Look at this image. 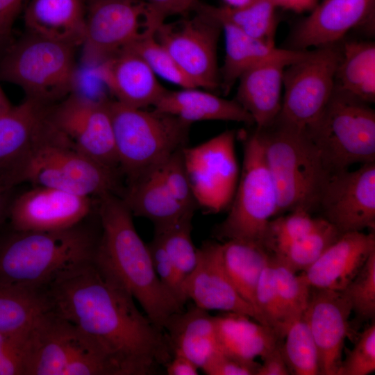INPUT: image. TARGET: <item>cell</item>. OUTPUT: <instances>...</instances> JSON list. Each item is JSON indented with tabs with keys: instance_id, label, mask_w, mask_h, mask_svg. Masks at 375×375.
Segmentation results:
<instances>
[{
	"instance_id": "ba28073f",
	"label": "cell",
	"mask_w": 375,
	"mask_h": 375,
	"mask_svg": "<svg viewBox=\"0 0 375 375\" xmlns=\"http://www.w3.org/2000/svg\"><path fill=\"white\" fill-rule=\"evenodd\" d=\"M308 135L331 174L354 164L375 162L374 110L335 85L324 110Z\"/></svg>"
},
{
	"instance_id": "d6a6232c",
	"label": "cell",
	"mask_w": 375,
	"mask_h": 375,
	"mask_svg": "<svg viewBox=\"0 0 375 375\" xmlns=\"http://www.w3.org/2000/svg\"><path fill=\"white\" fill-rule=\"evenodd\" d=\"M276 8L269 0H253L240 7H217L199 3L194 7L220 24H228L246 35L273 45L278 26Z\"/></svg>"
},
{
	"instance_id": "484cf974",
	"label": "cell",
	"mask_w": 375,
	"mask_h": 375,
	"mask_svg": "<svg viewBox=\"0 0 375 375\" xmlns=\"http://www.w3.org/2000/svg\"><path fill=\"white\" fill-rule=\"evenodd\" d=\"M163 330L173 355L186 356L201 369L219 351L213 316L197 306L170 315Z\"/></svg>"
},
{
	"instance_id": "b9f144b4",
	"label": "cell",
	"mask_w": 375,
	"mask_h": 375,
	"mask_svg": "<svg viewBox=\"0 0 375 375\" xmlns=\"http://www.w3.org/2000/svg\"><path fill=\"white\" fill-rule=\"evenodd\" d=\"M359 319L368 320L375 315V251L361 269L342 291Z\"/></svg>"
},
{
	"instance_id": "3957f363",
	"label": "cell",
	"mask_w": 375,
	"mask_h": 375,
	"mask_svg": "<svg viewBox=\"0 0 375 375\" xmlns=\"http://www.w3.org/2000/svg\"><path fill=\"white\" fill-rule=\"evenodd\" d=\"M88 218L61 230L11 228L1 235L0 281L45 290L62 273L92 260L100 224H92Z\"/></svg>"
},
{
	"instance_id": "9a60e30c",
	"label": "cell",
	"mask_w": 375,
	"mask_h": 375,
	"mask_svg": "<svg viewBox=\"0 0 375 375\" xmlns=\"http://www.w3.org/2000/svg\"><path fill=\"white\" fill-rule=\"evenodd\" d=\"M48 116L76 149L120 172L108 99H95L74 91L51 106Z\"/></svg>"
},
{
	"instance_id": "7bdbcfd3",
	"label": "cell",
	"mask_w": 375,
	"mask_h": 375,
	"mask_svg": "<svg viewBox=\"0 0 375 375\" xmlns=\"http://www.w3.org/2000/svg\"><path fill=\"white\" fill-rule=\"evenodd\" d=\"M32 327L20 331H0V375L27 374Z\"/></svg>"
},
{
	"instance_id": "f546056e",
	"label": "cell",
	"mask_w": 375,
	"mask_h": 375,
	"mask_svg": "<svg viewBox=\"0 0 375 375\" xmlns=\"http://www.w3.org/2000/svg\"><path fill=\"white\" fill-rule=\"evenodd\" d=\"M213 317L219 349L229 356L255 360L256 357L262 358L281 342L274 329L247 315L225 312Z\"/></svg>"
},
{
	"instance_id": "4fadbf2b",
	"label": "cell",
	"mask_w": 375,
	"mask_h": 375,
	"mask_svg": "<svg viewBox=\"0 0 375 375\" xmlns=\"http://www.w3.org/2000/svg\"><path fill=\"white\" fill-rule=\"evenodd\" d=\"M194 9L197 14L191 18L161 24L155 37L196 88L214 90L220 87L217 50L222 27L210 15Z\"/></svg>"
},
{
	"instance_id": "f1b7e54d",
	"label": "cell",
	"mask_w": 375,
	"mask_h": 375,
	"mask_svg": "<svg viewBox=\"0 0 375 375\" xmlns=\"http://www.w3.org/2000/svg\"><path fill=\"white\" fill-rule=\"evenodd\" d=\"M121 197L133 215L150 220L155 229L194 215V210L186 208L173 197L156 169L126 183Z\"/></svg>"
},
{
	"instance_id": "f907efd6",
	"label": "cell",
	"mask_w": 375,
	"mask_h": 375,
	"mask_svg": "<svg viewBox=\"0 0 375 375\" xmlns=\"http://www.w3.org/2000/svg\"><path fill=\"white\" fill-rule=\"evenodd\" d=\"M280 342L274 349L262 359L256 375H288L290 374L289 367L285 360Z\"/></svg>"
},
{
	"instance_id": "7dc6e473",
	"label": "cell",
	"mask_w": 375,
	"mask_h": 375,
	"mask_svg": "<svg viewBox=\"0 0 375 375\" xmlns=\"http://www.w3.org/2000/svg\"><path fill=\"white\" fill-rule=\"evenodd\" d=\"M260 364L240 359L219 351L201 369L208 375H256Z\"/></svg>"
},
{
	"instance_id": "4316f807",
	"label": "cell",
	"mask_w": 375,
	"mask_h": 375,
	"mask_svg": "<svg viewBox=\"0 0 375 375\" xmlns=\"http://www.w3.org/2000/svg\"><path fill=\"white\" fill-rule=\"evenodd\" d=\"M153 109L173 115L190 124L195 122L221 120L254 126L251 116L235 99H226L197 88L167 90Z\"/></svg>"
},
{
	"instance_id": "6da1fadb",
	"label": "cell",
	"mask_w": 375,
	"mask_h": 375,
	"mask_svg": "<svg viewBox=\"0 0 375 375\" xmlns=\"http://www.w3.org/2000/svg\"><path fill=\"white\" fill-rule=\"evenodd\" d=\"M51 309L93 338L119 375H153L173 353L164 331L93 260L59 276L47 288Z\"/></svg>"
},
{
	"instance_id": "d6986e66",
	"label": "cell",
	"mask_w": 375,
	"mask_h": 375,
	"mask_svg": "<svg viewBox=\"0 0 375 375\" xmlns=\"http://www.w3.org/2000/svg\"><path fill=\"white\" fill-rule=\"evenodd\" d=\"M198 262L182 283V292L188 301L208 310L235 312L249 316L265 324L251 304L238 293L223 265L220 243L207 241L198 249Z\"/></svg>"
},
{
	"instance_id": "cb8c5ba5",
	"label": "cell",
	"mask_w": 375,
	"mask_h": 375,
	"mask_svg": "<svg viewBox=\"0 0 375 375\" xmlns=\"http://www.w3.org/2000/svg\"><path fill=\"white\" fill-rule=\"evenodd\" d=\"M220 24L225 38L224 61L219 69L220 87L224 94L229 93L241 74L249 68L269 61L290 65L304 58L309 51L278 48L246 35L228 24Z\"/></svg>"
},
{
	"instance_id": "816d5d0a",
	"label": "cell",
	"mask_w": 375,
	"mask_h": 375,
	"mask_svg": "<svg viewBox=\"0 0 375 375\" xmlns=\"http://www.w3.org/2000/svg\"><path fill=\"white\" fill-rule=\"evenodd\" d=\"M17 184L9 169L0 167V225L8 219L13 190Z\"/></svg>"
},
{
	"instance_id": "74e56055",
	"label": "cell",
	"mask_w": 375,
	"mask_h": 375,
	"mask_svg": "<svg viewBox=\"0 0 375 375\" xmlns=\"http://www.w3.org/2000/svg\"><path fill=\"white\" fill-rule=\"evenodd\" d=\"M326 219L313 217L311 213L297 210L287 215L271 219L267 229L264 247L271 253L307 235L322 226Z\"/></svg>"
},
{
	"instance_id": "7a4b0ae2",
	"label": "cell",
	"mask_w": 375,
	"mask_h": 375,
	"mask_svg": "<svg viewBox=\"0 0 375 375\" xmlns=\"http://www.w3.org/2000/svg\"><path fill=\"white\" fill-rule=\"evenodd\" d=\"M97 199L100 235L93 261L143 308L163 330L168 317L183 306L167 291L153 267L147 244L138 235L133 215L119 195L104 194Z\"/></svg>"
},
{
	"instance_id": "5bb4252c",
	"label": "cell",
	"mask_w": 375,
	"mask_h": 375,
	"mask_svg": "<svg viewBox=\"0 0 375 375\" xmlns=\"http://www.w3.org/2000/svg\"><path fill=\"white\" fill-rule=\"evenodd\" d=\"M85 3L83 45L90 62L99 64L158 27L150 19L144 0H85Z\"/></svg>"
},
{
	"instance_id": "4dcf8cb0",
	"label": "cell",
	"mask_w": 375,
	"mask_h": 375,
	"mask_svg": "<svg viewBox=\"0 0 375 375\" xmlns=\"http://www.w3.org/2000/svg\"><path fill=\"white\" fill-rule=\"evenodd\" d=\"M335 85L358 99L375 101V44L370 41H341Z\"/></svg>"
},
{
	"instance_id": "30bf717a",
	"label": "cell",
	"mask_w": 375,
	"mask_h": 375,
	"mask_svg": "<svg viewBox=\"0 0 375 375\" xmlns=\"http://www.w3.org/2000/svg\"><path fill=\"white\" fill-rule=\"evenodd\" d=\"M241 134L244 153L238 185L228 215L213 235L222 241L240 240L264 246L268 224L277 215L276 190L255 129Z\"/></svg>"
},
{
	"instance_id": "1f68e13d",
	"label": "cell",
	"mask_w": 375,
	"mask_h": 375,
	"mask_svg": "<svg viewBox=\"0 0 375 375\" xmlns=\"http://www.w3.org/2000/svg\"><path fill=\"white\" fill-rule=\"evenodd\" d=\"M220 251L224 269L233 285L256 310L257 283L271 253L262 244L240 240L223 241L220 243Z\"/></svg>"
},
{
	"instance_id": "e575fe53",
	"label": "cell",
	"mask_w": 375,
	"mask_h": 375,
	"mask_svg": "<svg viewBox=\"0 0 375 375\" xmlns=\"http://www.w3.org/2000/svg\"><path fill=\"white\" fill-rule=\"evenodd\" d=\"M284 338L281 349L290 373L320 374L317 349L303 315L290 324Z\"/></svg>"
},
{
	"instance_id": "44dd1931",
	"label": "cell",
	"mask_w": 375,
	"mask_h": 375,
	"mask_svg": "<svg viewBox=\"0 0 375 375\" xmlns=\"http://www.w3.org/2000/svg\"><path fill=\"white\" fill-rule=\"evenodd\" d=\"M374 251V233H342L301 276L312 288L342 291Z\"/></svg>"
},
{
	"instance_id": "ab89813d",
	"label": "cell",
	"mask_w": 375,
	"mask_h": 375,
	"mask_svg": "<svg viewBox=\"0 0 375 375\" xmlns=\"http://www.w3.org/2000/svg\"><path fill=\"white\" fill-rule=\"evenodd\" d=\"M272 258L278 294L289 326L294 319L304 315L311 287L301 275H297V272L277 260L273 256Z\"/></svg>"
},
{
	"instance_id": "603a6c76",
	"label": "cell",
	"mask_w": 375,
	"mask_h": 375,
	"mask_svg": "<svg viewBox=\"0 0 375 375\" xmlns=\"http://www.w3.org/2000/svg\"><path fill=\"white\" fill-rule=\"evenodd\" d=\"M85 0H30L24 14L27 32L74 47L83 45Z\"/></svg>"
},
{
	"instance_id": "11a10c76",
	"label": "cell",
	"mask_w": 375,
	"mask_h": 375,
	"mask_svg": "<svg viewBox=\"0 0 375 375\" xmlns=\"http://www.w3.org/2000/svg\"><path fill=\"white\" fill-rule=\"evenodd\" d=\"M12 106L0 86V113L8 110Z\"/></svg>"
},
{
	"instance_id": "d4e9b609",
	"label": "cell",
	"mask_w": 375,
	"mask_h": 375,
	"mask_svg": "<svg viewBox=\"0 0 375 375\" xmlns=\"http://www.w3.org/2000/svg\"><path fill=\"white\" fill-rule=\"evenodd\" d=\"M287 66L279 61L263 62L245 71L238 80L235 99L251 116L257 128L270 124L280 112Z\"/></svg>"
},
{
	"instance_id": "836d02e7",
	"label": "cell",
	"mask_w": 375,
	"mask_h": 375,
	"mask_svg": "<svg viewBox=\"0 0 375 375\" xmlns=\"http://www.w3.org/2000/svg\"><path fill=\"white\" fill-rule=\"evenodd\" d=\"M49 310L51 305L46 290L0 281V331L28 329Z\"/></svg>"
},
{
	"instance_id": "8d00e7d4",
	"label": "cell",
	"mask_w": 375,
	"mask_h": 375,
	"mask_svg": "<svg viewBox=\"0 0 375 375\" xmlns=\"http://www.w3.org/2000/svg\"><path fill=\"white\" fill-rule=\"evenodd\" d=\"M341 235L326 220L317 229L272 255L295 272L314 263Z\"/></svg>"
},
{
	"instance_id": "db71d44e",
	"label": "cell",
	"mask_w": 375,
	"mask_h": 375,
	"mask_svg": "<svg viewBox=\"0 0 375 375\" xmlns=\"http://www.w3.org/2000/svg\"><path fill=\"white\" fill-rule=\"evenodd\" d=\"M277 8H283L296 12L310 11L318 0H269Z\"/></svg>"
},
{
	"instance_id": "5b68a950",
	"label": "cell",
	"mask_w": 375,
	"mask_h": 375,
	"mask_svg": "<svg viewBox=\"0 0 375 375\" xmlns=\"http://www.w3.org/2000/svg\"><path fill=\"white\" fill-rule=\"evenodd\" d=\"M255 131L275 184L276 216L297 210L318 211L331 173L310 136L276 119Z\"/></svg>"
},
{
	"instance_id": "f35d334b",
	"label": "cell",
	"mask_w": 375,
	"mask_h": 375,
	"mask_svg": "<svg viewBox=\"0 0 375 375\" xmlns=\"http://www.w3.org/2000/svg\"><path fill=\"white\" fill-rule=\"evenodd\" d=\"M155 33L156 31H148L125 49L138 54L156 75L182 88H195L169 52L156 38Z\"/></svg>"
},
{
	"instance_id": "d590c367",
	"label": "cell",
	"mask_w": 375,
	"mask_h": 375,
	"mask_svg": "<svg viewBox=\"0 0 375 375\" xmlns=\"http://www.w3.org/2000/svg\"><path fill=\"white\" fill-rule=\"evenodd\" d=\"M193 215L163 228L155 229L156 237L167 252L181 283L193 272L198 262V249L191 232Z\"/></svg>"
},
{
	"instance_id": "9c48e42d",
	"label": "cell",
	"mask_w": 375,
	"mask_h": 375,
	"mask_svg": "<svg viewBox=\"0 0 375 375\" xmlns=\"http://www.w3.org/2000/svg\"><path fill=\"white\" fill-rule=\"evenodd\" d=\"M27 375H119L100 344L51 309L33 326Z\"/></svg>"
},
{
	"instance_id": "681fc988",
	"label": "cell",
	"mask_w": 375,
	"mask_h": 375,
	"mask_svg": "<svg viewBox=\"0 0 375 375\" xmlns=\"http://www.w3.org/2000/svg\"><path fill=\"white\" fill-rule=\"evenodd\" d=\"M26 0H0V44L9 40L14 23Z\"/></svg>"
},
{
	"instance_id": "277c9868",
	"label": "cell",
	"mask_w": 375,
	"mask_h": 375,
	"mask_svg": "<svg viewBox=\"0 0 375 375\" xmlns=\"http://www.w3.org/2000/svg\"><path fill=\"white\" fill-rule=\"evenodd\" d=\"M17 183L58 189L97 198L113 193L121 197L122 173L76 149L49 119L32 149L10 169Z\"/></svg>"
},
{
	"instance_id": "8fae6325",
	"label": "cell",
	"mask_w": 375,
	"mask_h": 375,
	"mask_svg": "<svg viewBox=\"0 0 375 375\" xmlns=\"http://www.w3.org/2000/svg\"><path fill=\"white\" fill-rule=\"evenodd\" d=\"M340 56L341 41L309 50L304 58L287 66L276 119L308 134L333 94Z\"/></svg>"
},
{
	"instance_id": "bcb514c9",
	"label": "cell",
	"mask_w": 375,
	"mask_h": 375,
	"mask_svg": "<svg viewBox=\"0 0 375 375\" xmlns=\"http://www.w3.org/2000/svg\"><path fill=\"white\" fill-rule=\"evenodd\" d=\"M147 246L159 281L178 303L183 306L187 300L183 296L181 283L167 252L155 236Z\"/></svg>"
},
{
	"instance_id": "f6af8a7d",
	"label": "cell",
	"mask_w": 375,
	"mask_h": 375,
	"mask_svg": "<svg viewBox=\"0 0 375 375\" xmlns=\"http://www.w3.org/2000/svg\"><path fill=\"white\" fill-rule=\"evenodd\" d=\"M375 372V324L359 335L353 347L346 351L338 375H368Z\"/></svg>"
},
{
	"instance_id": "52a82bcc",
	"label": "cell",
	"mask_w": 375,
	"mask_h": 375,
	"mask_svg": "<svg viewBox=\"0 0 375 375\" xmlns=\"http://www.w3.org/2000/svg\"><path fill=\"white\" fill-rule=\"evenodd\" d=\"M76 47L28 33L0 61V81L21 88L26 98L50 106L75 91Z\"/></svg>"
},
{
	"instance_id": "2e32d148",
	"label": "cell",
	"mask_w": 375,
	"mask_h": 375,
	"mask_svg": "<svg viewBox=\"0 0 375 375\" xmlns=\"http://www.w3.org/2000/svg\"><path fill=\"white\" fill-rule=\"evenodd\" d=\"M318 211L342 234L375 227V162L332 173Z\"/></svg>"
},
{
	"instance_id": "7402d4cb",
	"label": "cell",
	"mask_w": 375,
	"mask_h": 375,
	"mask_svg": "<svg viewBox=\"0 0 375 375\" xmlns=\"http://www.w3.org/2000/svg\"><path fill=\"white\" fill-rule=\"evenodd\" d=\"M97 72L115 100L131 107H153L167 90L143 59L129 50L102 61Z\"/></svg>"
},
{
	"instance_id": "e0dca14e",
	"label": "cell",
	"mask_w": 375,
	"mask_h": 375,
	"mask_svg": "<svg viewBox=\"0 0 375 375\" xmlns=\"http://www.w3.org/2000/svg\"><path fill=\"white\" fill-rule=\"evenodd\" d=\"M56 188L33 186L15 196L8 219L17 231H56L75 226L89 217L97 199Z\"/></svg>"
},
{
	"instance_id": "9f6ffc18",
	"label": "cell",
	"mask_w": 375,
	"mask_h": 375,
	"mask_svg": "<svg viewBox=\"0 0 375 375\" xmlns=\"http://www.w3.org/2000/svg\"><path fill=\"white\" fill-rule=\"evenodd\" d=\"M228 6L231 7H240L245 6L252 1L253 0H224Z\"/></svg>"
},
{
	"instance_id": "83f0119b",
	"label": "cell",
	"mask_w": 375,
	"mask_h": 375,
	"mask_svg": "<svg viewBox=\"0 0 375 375\" xmlns=\"http://www.w3.org/2000/svg\"><path fill=\"white\" fill-rule=\"evenodd\" d=\"M50 106L26 98L0 113V167L12 168L32 149L47 120Z\"/></svg>"
},
{
	"instance_id": "c3c4849f",
	"label": "cell",
	"mask_w": 375,
	"mask_h": 375,
	"mask_svg": "<svg viewBox=\"0 0 375 375\" xmlns=\"http://www.w3.org/2000/svg\"><path fill=\"white\" fill-rule=\"evenodd\" d=\"M147 5L149 17L159 24L167 17L183 15L194 9L197 0H144Z\"/></svg>"
},
{
	"instance_id": "ffe728a7",
	"label": "cell",
	"mask_w": 375,
	"mask_h": 375,
	"mask_svg": "<svg viewBox=\"0 0 375 375\" xmlns=\"http://www.w3.org/2000/svg\"><path fill=\"white\" fill-rule=\"evenodd\" d=\"M351 311L342 291L311 288L303 317L317 349L320 374L338 375Z\"/></svg>"
},
{
	"instance_id": "8992f818",
	"label": "cell",
	"mask_w": 375,
	"mask_h": 375,
	"mask_svg": "<svg viewBox=\"0 0 375 375\" xmlns=\"http://www.w3.org/2000/svg\"><path fill=\"white\" fill-rule=\"evenodd\" d=\"M119 170L126 183L156 169L188 146L191 124L168 113L109 100Z\"/></svg>"
},
{
	"instance_id": "f5cc1de1",
	"label": "cell",
	"mask_w": 375,
	"mask_h": 375,
	"mask_svg": "<svg viewBox=\"0 0 375 375\" xmlns=\"http://www.w3.org/2000/svg\"><path fill=\"white\" fill-rule=\"evenodd\" d=\"M165 367L168 375H197L199 369L188 358L178 353L173 355Z\"/></svg>"
},
{
	"instance_id": "ee69618b",
	"label": "cell",
	"mask_w": 375,
	"mask_h": 375,
	"mask_svg": "<svg viewBox=\"0 0 375 375\" xmlns=\"http://www.w3.org/2000/svg\"><path fill=\"white\" fill-rule=\"evenodd\" d=\"M182 150L172 155L156 171L173 197L186 208L195 210L198 206L187 175Z\"/></svg>"
},
{
	"instance_id": "60d3db41",
	"label": "cell",
	"mask_w": 375,
	"mask_h": 375,
	"mask_svg": "<svg viewBox=\"0 0 375 375\" xmlns=\"http://www.w3.org/2000/svg\"><path fill=\"white\" fill-rule=\"evenodd\" d=\"M256 308L265 324L282 339L288 324L281 305L276 282L272 256L263 268L255 292Z\"/></svg>"
},
{
	"instance_id": "7c38bea8",
	"label": "cell",
	"mask_w": 375,
	"mask_h": 375,
	"mask_svg": "<svg viewBox=\"0 0 375 375\" xmlns=\"http://www.w3.org/2000/svg\"><path fill=\"white\" fill-rule=\"evenodd\" d=\"M234 130H226L194 147L182 150L183 162L198 206L217 213L229 208L240 170Z\"/></svg>"
},
{
	"instance_id": "ac0fdd59",
	"label": "cell",
	"mask_w": 375,
	"mask_h": 375,
	"mask_svg": "<svg viewBox=\"0 0 375 375\" xmlns=\"http://www.w3.org/2000/svg\"><path fill=\"white\" fill-rule=\"evenodd\" d=\"M292 30L285 49L306 51L340 42L351 29L374 32L375 0H322Z\"/></svg>"
}]
</instances>
